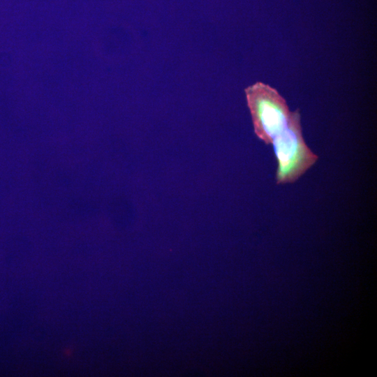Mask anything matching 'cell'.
<instances>
[{
    "mask_svg": "<svg viewBox=\"0 0 377 377\" xmlns=\"http://www.w3.org/2000/svg\"><path fill=\"white\" fill-rule=\"evenodd\" d=\"M245 94L256 135L265 144H272L290 121L291 111L286 99L262 82L249 86Z\"/></svg>",
    "mask_w": 377,
    "mask_h": 377,
    "instance_id": "2",
    "label": "cell"
},
{
    "mask_svg": "<svg viewBox=\"0 0 377 377\" xmlns=\"http://www.w3.org/2000/svg\"><path fill=\"white\" fill-rule=\"evenodd\" d=\"M271 145L278 163L276 172L278 184L293 183L318 159L304 140L298 110L291 112L287 126Z\"/></svg>",
    "mask_w": 377,
    "mask_h": 377,
    "instance_id": "1",
    "label": "cell"
}]
</instances>
